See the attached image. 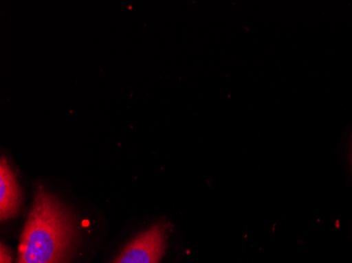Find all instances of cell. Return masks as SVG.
I'll use <instances>...</instances> for the list:
<instances>
[{"label":"cell","instance_id":"7a4b0ae2","mask_svg":"<svg viewBox=\"0 0 352 263\" xmlns=\"http://www.w3.org/2000/svg\"><path fill=\"white\" fill-rule=\"evenodd\" d=\"M166 247V227L156 225L136 237L116 263H158Z\"/></svg>","mask_w":352,"mask_h":263},{"label":"cell","instance_id":"5b68a950","mask_svg":"<svg viewBox=\"0 0 352 263\" xmlns=\"http://www.w3.org/2000/svg\"><path fill=\"white\" fill-rule=\"evenodd\" d=\"M350 158H351V164H352V140H351V148H350Z\"/></svg>","mask_w":352,"mask_h":263},{"label":"cell","instance_id":"3957f363","mask_svg":"<svg viewBox=\"0 0 352 263\" xmlns=\"http://www.w3.org/2000/svg\"><path fill=\"white\" fill-rule=\"evenodd\" d=\"M21 194L15 175L6 158L0 163V217L1 220L11 218L19 213Z\"/></svg>","mask_w":352,"mask_h":263},{"label":"cell","instance_id":"277c9868","mask_svg":"<svg viewBox=\"0 0 352 263\" xmlns=\"http://www.w3.org/2000/svg\"><path fill=\"white\" fill-rule=\"evenodd\" d=\"M11 255L9 250L6 248L5 245H1V252H0V263H11Z\"/></svg>","mask_w":352,"mask_h":263},{"label":"cell","instance_id":"6da1fadb","mask_svg":"<svg viewBox=\"0 0 352 263\" xmlns=\"http://www.w3.org/2000/svg\"><path fill=\"white\" fill-rule=\"evenodd\" d=\"M74 233L66 207L39 187L23 227L17 263H63Z\"/></svg>","mask_w":352,"mask_h":263}]
</instances>
